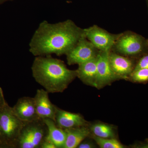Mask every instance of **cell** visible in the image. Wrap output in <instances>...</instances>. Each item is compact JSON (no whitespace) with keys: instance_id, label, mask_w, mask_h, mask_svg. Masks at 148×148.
I'll list each match as a JSON object with an SVG mask.
<instances>
[{"instance_id":"1","label":"cell","mask_w":148,"mask_h":148,"mask_svg":"<svg viewBox=\"0 0 148 148\" xmlns=\"http://www.w3.org/2000/svg\"><path fill=\"white\" fill-rule=\"evenodd\" d=\"M84 30L70 19L55 24L40 23L29 42V51L35 56L66 55L81 38Z\"/></svg>"},{"instance_id":"2","label":"cell","mask_w":148,"mask_h":148,"mask_svg":"<svg viewBox=\"0 0 148 148\" xmlns=\"http://www.w3.org/2000/svg\"><path fill=\"white\" fill-rule=\"evenodd\" d=\"M32 75L49 93L62 92L77 77L76 70L68 69L64 62L51 56H36Z\"/></svg>"},{"instance_id":"3","label":"cell","mask_w":148,"mask_h":148,"mask_svg":"<svg viewBox=\"0 0 148 148\" xmlns=\"http://www.w3.org/2000/svg\"><path fill=\"white\" fill-rule=\"evenodd\" d=\"M24 124L7 103L0 111V134L4 148H16Z\"/></svg>"},{"instance_id":"4","label":"cell","mask_w":148,"mask_h":148,"mask_svg":"<svg viewBox=\"0 0 148 148\" xmlns=\"http://www.w3.org/2000/svg\"><path fill=\"white\" fill-rule=\"evenodd\" d=\"M112 50L127 57L141 56L148 50L147 39L135 32L126 31L120 33Z\"/></svg>"},{"instance_id":"5","label":"cell","mask_w":148,"mask_h":148,"mask_svg":"<svg viewBox=\"0 0 148 148\" xmlns=\"http://www.w3.org/2000/svg\"><path fill=\"white\" fill-rule=\"evenodd\" d=\"M47 134V126L43 120L24 122L16 148H40Z\"/></svg>"},{"instance_id":"6","label":"cell","mask_w":148,"mask_h":148,"mask_svg":"<svg viewBox=\"0 0 148 148\" xmlns=\"http://www.w3.org/2000/svg\"><path fill=\"white\" fill-rule=\"evenodd\" d=\"M85 36L99 51L110 52L120 34H111L96 25L84 29Z\"/></svg>"},{"instance_id":"7","label":"cell","mask_w":148,"mask_h":148,"mask_svg":"<svg viewBox=\"0 0 148 148\" xmlns=\"http://www.w3.org/2000/svg\"><path fill=\"white\" fill-rule=\"evenodd\" d=\"M99 51L84 35L66 54L67 63L69 65L82 64L95 58Z\"/></svg>"},{"instance_id":"8","label":"cell","mask_w":148,"mask_h":148,"mask_svg":"<svg viewBox=\"0 0 148 148\" xmlns=\"http://www.w3.org/2000/svg\"><path fill=\"white\" fill-rule=\"evenodd\" d=\"M108 51H99L97 56L96 87L109 84L117 78L111 68Z\"/></svg>"},{"instance_id":"9","label":"cell","mask_w":148,"mask_h":148,"mask_svg":"<svg viewBox=\"0 0 148 148\" xmlns=\"http://www.w3.org/2000/svg\"><path fill=\"white\" fill-rule=\"evenodd\" d=\"M12 109L16 116L24 122L41 120L37 114L34 98L23 97L19 98Z\"/></svg>"},{"instance_id":"10","label":"cell","mask_w":148,"mask_h":148,"mask_svg":"<svg viewBox=\"0 0 148 148\" xmlns=\"http://www.w3.org/2000/svg\"><path fill=\"white\" fill-rule=\"evenodd\" d=\"M47 91L38 89L34 99L37 114L41 119H49L55 121L57 107L51 102Z\"/></svg>"},{"instance_id":"11","label":"cell","mask_w":148,"mask_h":148,"mask_svg":"<svg viewBox=\"0 0 148 148\" xmlns=\"http://www.w3.org/2000/svg\"><path fill=\"white\" fill-rule=\"evenodd\" d=\"M109 58L111 68L117 78L130 76L135 66L132 59L112 51L109 53Z\"/></svg>"},{"instance_id":"12","label":"cell","mask_w":148,"mask_h":148,"mask_svg":"<svg viewBox=\"0 0 148 148\" xmlns=\"http://www.w3.org/2000/svg\"><path fill=\"white\" fill-rule=\"evenodd\" d=\"M55 122L56 125L63 129L86 126L87 122L80 114L61 110L57 107Z\"/></svg>"},{"instance_id":"13","label":"cell","mask_w":148,"mask_h":148,"mask_svg":"<svg viewBox=\"0 0 148 148\" xmlns=\"http://www.w3.org/2000/svg\"><path fill=\"white\" fill-rule=\"evenodd\" d=\"M76 71L77 77L84 83L96 87L97 56L78 65Z\"/></svg>"},{"instance_id":"14","label":"cell","mask_w":148,"mask_h":148,"mask_svg":"<svg viewBox=\"0 0 148 148\" xmlns=\"http://www.w3.org/2000/svg\"><path fill=\"white\" fill-rule=\"evenodd\" d=\"M64 130L66 137L64 148H77L90 133V130L87 126Z\"/></svg>"},{"instance_id":"15","label":"cell","mask_w":148,"mask_h":148,"mask_svg":"<svg viewBox=\"0 0 148 148\" xmlns=\"http://www.w3.org/2000/svg\"><path fill=\"white\" fill-rule=\"evenodd\" d=\"M47 126V138L55 145L57 148H64L66 142V134L65 130L58 127L52 119H43Z\"/></svg>"},{"instance_id":"16","label":"cell","mask_w":148,"mask_h":148,"mask_svg":"<svg viewBox=\"0 0 148 148\" xmlns=\"http://www.w3.org/2000/svg\"><path fill=\"white\" fill-rule=\"evenodd\" d=\"M90 131L95 136L104 138H114L115 133L112 126L103 123H97L90 126Z\"/></svg>"},{"instance_id":"17","label":"cell","mask_w":148,"mask_h":148,"mask_svg":"<svg viewBox=\"0 0 148 148\" xmlns=\"http://www.w3.org/2000/svg\"><path fill=\"white\" fill-rule=\"evenodd\" d=\"M95 143L101 148H123L124 146L114 138H104L94 136Z\"/></svg>"},{"instance_id":"18","label":"cell","mask_w":148,"mask_h":148,"mask_svg":"<svg viewBox=\"0 0 148 148\" xmlns=\"http://www.w3.org/2000/svg\"><path fill=\"white\" fill-rule=\"evenodd\" d=\"M132 81L137 82L148 81V69H142L134 70L130 75Z\"/></svg>"},{"instance_id":"19","label":"cell","mask_w":148,"mask_h":148,"mask_svg":"<svg viewBox=\"0 0 148 148\" xmlns=\"http://www.w3.org/2000/svg\"><path fill=\"white\" fill-rule=\"evenodd\" d=\"M142 69H148V50L141 55L134 70Z\"/></svg>"},{"instance_id":"20","label":"cell","mask_w":148,"mask_h":148,"mask_svg":"<svg viewBox=\"0 0 148 148\" xmlns=\"http://www.w3.org/2000/svg\"><path fill=\"white\" fill-rule=\"evenodd\" d=\"M40 148H57L55 145L47 136L41 145Z\"/></svg>"},{"instance_id":"21","label":"cell","mask_w":148,"mask_h":148,"mask_svg":"<svg viewBox=\"0 0 148 148\" xmlns=\"http://www.w3.org/2000/svg\"><path fill=\"white\" fill-rule=\"evenodd\" d=\"M86 138L79 145L77 148H93L95 147V145L93 143H92L91 141L86 140Z\"/></svg>"},{"instance_id":"22","label":"cell","mask_w":148,"mask_h":148,"mask_svg":"<svg viewBox=\"0 0 148 148\" xmlns=\"http://www.w3.org/2000/svg\"><path fill=\"white\" fill-rule=\"evenodd\" d=\"M7 103L5 99L2 88L0 87V111L3 108Z\"/></svg>"},{"instance_id":"23","label":"cell","mask_w":148,"mask_h":148,"mask_svg":"<svg viewBox=\"0 0 148 148\" xmlns=\"http://www.w3.org/2000/svg\"><path fill=\"white\" fill-rule=\"evenodd\" d=\"M13 1L14 0H0V5L4 3H5L7 2Z\"/></svg>"},{"instance_id":"24","label":"cell","mask_w":148,"mask_h":148,"mask_svg":"<svg viewBox=\"0 0 148 148\" xmlns=\"http://www.w3.org/2000/svg\"><path fill=\"white\" fill-rule=\"evenodd\" d=\"M0 148H4L1 134H0Z\"/></svg>"},{"instance_id":"25","label":"cell","mask_w":148,"mask_h":148,"mask_svg":"<svg viewBox=\"0 0 148 148\" xmlns=\"http://www.w3.org/2000/svg\"><path fill=\"white\" fill-rule=\"evenodd\" d=\"M146 1V3H147V7L148 12V0H145Z\"/></svg>"},{"instance_id":"26","label":"cell","mask_w":148,"mask_h":148,"mask_svg":"<svg viewBox=\"0 0 148 148\" xmlns=\"http://www.w3.org/2000/svg\"><path fill=\"white\" fill-rule=\"evenodd\" d=\"M147 45L148 49V39H147Z\"/></svg>"}]
</instances>
